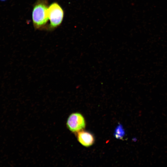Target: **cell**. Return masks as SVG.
Instances as JSON below:
<instances>
[{"label": "cell", "mask_w": 167, "mask_h": 167, "mask_svg": "<svg viewBox=\"0 0 167 167\" xmlns=\"http://www.w3.org/2000/svg\"><path fill=\"white\" fill-rule=\"evenodd\" d=\"M47 2L45 0H37L34 5L32 17L34 27L39 29L46 24L48 20Z\"/></svg>", "instance_id": "cell-1"}, {"label": "cell", "mask_w": 167, "mask_h": 167, "mask_svg": "<svg viewBox=\"0 0 167 167\" xmlns=\"http://www.w3.org/2000/svg\"><path fill=\"white\" fill-rule=\"evenodd\" d=\"M47 15L50 21L49 29H53L58 27L63 21V11L62 7L56 2L53 3L48 7Z\"/></svg>", "instance_id": "cell-2"}, {"label": "cell", "mask_w": 167, "mask_h": 167, "mask_svg": "<svg viewBox=\"0 0 167 167\" xmlns=\"http://www.w3.org/2000/svg\"><path fill=\"white\" fill-rule=\"evenodd\" d=\"M66 126L71 132L77 133L82 130L86 127V121L81 114L72 113L68 117L66 121Z\"/></svg>", "instance_id": "cell-3"}, {"label": "cell", "mask_w": 167, "mask_h": 167, "mask_svg": "<svg viewBox=\"0 0 167 167\" xmlns=\"http://www.w3.org/2000/svg\"><path fill=\"white\" fill-rule=\"evenodd\" d=\"M77 133V140L81 145L86 147L93 145L94 139L92 134L88 132L82 130Z\"/></svg>", "instance_id": "cell-4"}, {"label": "cell", "mask_w": 167, "mask_h": 167, "mask_svg": "<svg viewBox=\"0 0 167 167\" xmlns=\"http://www.w3.org/2000/svg\"><path fill=\"white\" fill-rule=\"evenodd\" d=\"M125 134V131L121 125H119L116 129L115 135L117 139H122Z\"/></svg>", "instance_id": "cell-5"}, {"label": "cell", "mask_w": 167, "mask_h": 167, "mask_svg": "<svg viewBox=\"0 0 167 167\" xmlns=\"http://www.w3.org/2000/svg\"><path fill=\"white\" fill-rule=\"evenodd\" d=\"M7 1V0H0V1H1V2H4V1Z\"/></svg>", "instance_id": "cell-6"}]
</instances>
